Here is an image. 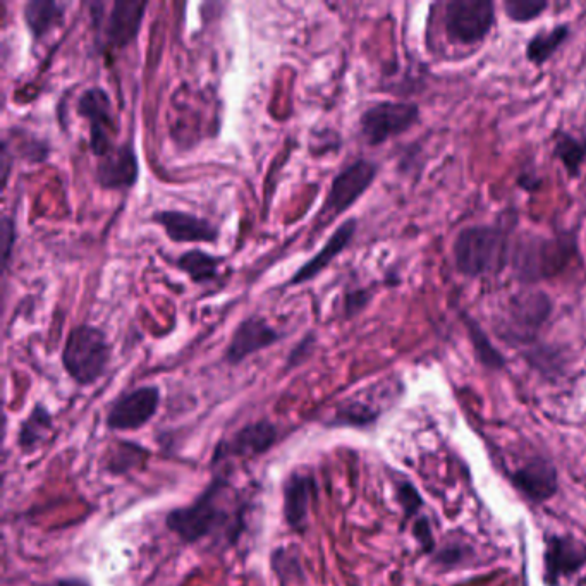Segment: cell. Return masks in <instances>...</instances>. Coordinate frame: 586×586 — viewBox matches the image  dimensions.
Returning <instances> with one entry per match:
<instances>
[{"label":"cell","instance_id":"1","mask_svg":"<svg viewBox=\"0 0 586 586\" xmlns=\"http://www.w3.org/2000/svg\"><path fill=\"white\" fill-rule=\"evenodd\" d=\"M234 499L231 485L224 478H215L190 506L167 514L165 525L184 544H196L220 533H227L232 540L234 532L241 528V514L234 511Z\"/></svg>","mask_w":586,"mask_h":586},{"label":"cell","instance_id":"2","mask_svg":"<svg viewBox=\"0 0 586 586\" xmlns=\"http://www.w3.org/2000/svg\"><path fill=\"white\" fill-rule=\"evenodd\" d=\"M110 363V344L102 330L93 325H76L69 332L62 365L78 385H92L104 377Z\"/></svg>","mask_w":586,"mask_h":586},{"label":"cell","instance_id":"3","mask_svg":"<svg viewBox=\"0 0 586 586\" xmlns=\"http://www.w3.org/2000/svg\"><path fill=\"white\" fill-rule=\"evenodd\" d=\"M506 251V236L495 227H468L454 241L456 267L470 277L497 272L504 265Z\"/></svg>","mask_w":586,"mask_h":586},{"label":"cell","instance_id":"4","mask_svg":"<svg viewBox=\"0 0 586 586\" xmlns=\"http://www.w3.org/2000/svg\"><path fill=\"white\" fill-rule=\"evenodd\" d=\"M148 2L140 0H116L110 13L104 16V4H92L93 19L97 21L98 42L105 49H123L135 42L140 33Z\"/></svg>","mask_w":586,"mask_h":586},{"label":"cell","instance_id":"5","mask_svg":"<svg viewBox=\"0 0 586 586\" xmlns=\"http://www.w3.org/2000/svg\"><path fill=\"white\" fill-rule=\"evenodd\" d=\"M78 114L90 124V148L98 159L116 148L117 117L109 93L92 86L81 93Z\"/></svg>","mask_w":586,"mask_h":586},{"label":"cell","instance_id":"6","mask_svg":"<svg viewBox=\"0 0 586 586\" xmlns=\"http://www.w3.org/2000/svg\"><path fill=\"white\" fill-rule=\"evenodd\" d=\"M377 172L379 167L370 160H356L355 164L348 165L344 171L339 172L330 184L329 195L325 198L318 220L329 222L353 207V203L358 202L363 193L372 186Z\"/></svg>","mask_w":586,"mask_h":586},{"label":"cell","instance_id":"7","mask_svg":"<svg viewBox=\"0 0 586 586\" xmlns=\"http://www.w3.org/2000/svg\"><path fill=\"white\" fill-rule=\"evenodd\" d=\"M418 105L409 102H380L361 116V135L368 145H382L394 136L403 135L418 121Z\"/></svg>","mask_w":586,"mask_h":586},{"label":"cell","instance_id":"8","mask_svg":"<svg viewBox=\"0 0 586 586\" xmlns=\"http://www.w3.org/2000/svg\"><path fill=\"white\" fill-rule=\"evenodd\" d=\"M494 25V4L490 0H452L446 7L447 35L459 43H477Z\"/></svg>","mask_w":586,"mask_h":586},{"label":"cell","instance_id":"9","mask_svg":"<svg viewBox=\"0 0 586 586\" xmlns=\"http://www.w3.org/2000/svg\"><path fill=\"white\" fill-rule=\"evenodd\" d=\"M160 404L159 387L145 385L126 392L110 404L107 427L114 432H131L143 428L157 415Z\"/></svg>","mask_w":586,"mask_h":586},{"label":"cell","instance_id":"10","mask_svg":"<svg viewBox=\"0 0 586 586\" xmlns=\"http://www.w3.org/2000/svg\"><path fill=\"white\" fill-rule=\"evenodd\" d=\"M277 435L279 432L274 423L265 422V420L248 423L245 427L239 428L238 432H234L231 437L220 440L219 446L215 447L212 464L217 466L232 459L257 458L274 446Z\"/></svg>","mask_w":586,"mask_h":586},{"label":"cell","instance_id":"11","mask_svg":"<svg viewBox=\"0 0 586 586\" xmlns=\"http://www.w3.org/2000/svg\"><path fill=\"white\" fill-rule=\"evenodd\" d=\"M282 334L274 329L263 317H248L232 332L231 342L224 353V360L229 365H239L246 358L255 355L279 342Z\"/></svg>","mask_w":586,"mask_h":586},{"label":"cell","instance_id":"12","mask_svg":"<svg viewBox=\"0 0 586 586\" xmlns=\"http://www.w3.org/2000/svg\"><path fill=\"white\" fill-rule=\"evenodd\" d=\"M140 176V165L131 143L119 145L98 159L95 178L100 188L110 191L131 190Z\"/></svg>","mask_w":586,"mask_h":586},{"label":"cell","instance_id":"13","mask_svg":"<svg viewBox=\"0 0 586 586\" xmlns=\"http://www.w3.org/2000/svg\"><path fill=\"white\" fill-rule=\"evenodd\" d=\"M150 220L164 227L165 234L176 243H215L220 236L219 227L210 220L181 210H160Z\"/></svg>","mask_w":586,"mask_h":586},{"label":"cell","instance_id":"14","mask_svg":"<svg viewBox=\"0 0 586 586\" xmlns=\"http://www.w3.org/2000/svg\"><path fill=\"white\" fill-rule=\"evenodd\" d=\"M571 248L561 241H540L523 246L519 251V274L526 279H540L556 274L568 263Z\"/></svg>","mask_w":586,"mask_h":586},{"label":"cell","instance_id":"15","mask_svg":"<svg viewBox=\"0 0 586 586\" xmlns=\"http://www.w3.org/2000/svg\"><path fill=\"white\" fill-rule=\"evenodd\" d=\"M317 490L312 475L291 473L284 483V518L293 532L303 533L310 518V504Z\"/></svg>","mask_w":586,"mask_h":586},{"label":"cell","instance_id":"16","mask_svg":"<svg viewBox=\"0 0 586 586\" xmlns=\"http://www.w3.org/2000/svg\"><path fill=\"white\" fill-rule=\"evenodd\" d=\"M356 227H358L356 219H348L346 222H342L341 226L334 231V234L327 239V243L322 246V250L318 251L315 257L310 258L301 269L294 272L293 277L287 282V286H298V284H305V282L317 279L318 275L322 274L330 263L334 262L342 251L348 248L349 243L355 238Z\"/></svg>","mask_w":586,"mask_h":586},{"label":"cell","instance_id":"17","mask_svg":"<svg viewBox=\"0 0 586 586\" xmlns=\"http://www.w3.org/2000/svg\"><path fill=\"white\" fill-rule=\"evenodd\" d=\"M586 562L585 545L576 544L568 538H554L547 549L545 566H547V580L550 583L559 581L564 576L574 573Z\"/></svg>","mask_w":586,"mask_h":586},{"label":"cell","instance_id":"18","mask_svg":"<svg viewBox=\"0 0 586 586\" xmlns=\"http://www.w3.org/2000/svg\"><path fill=\"white\" fill-rule=\"evenodd\" d=\"M514 483L526 497L533 501H545L556 494V471L544 459H537L514 475Z\"/></svg>","mask_w":586,"mask_h":586},{"label":"cell","instance_id":"19","mask_svg":"<svg viewBox=\"0 0 586 586\" xmlns=\"http://www.w3.org/2000/svg\"><path fill=\"white\" fill-rule=\"evenodd\" d=\"M64 14H66V4L55 2V0H31L23 11L26 26L35 40L47 37L50 31L61 26Z\"/></svg>","mask_w":586,"mask_h":586},{"label":"cell","instance_id":"20","mask_svg":"<svg viewBox=\"0 0 586 586\" xmlns=\"http://www.w3.org/2000/svg\"><path fill=\"white\" fill-rule=\"evenodd\" d=\"M549 313L550 301L544 293H526L514 300L511 320L519 332H528L544 324Z\"/></svg>","mask_w":586,"mask_h":586},{"label":"cell","instance_id":"21","mask_svg":"<svg viewBox=\"0 0 586 586\" xmlns=\"http://www.w3.org/2000/svg\"><path fill=\"white\" fill-rule=\"evenodd\" d=\"M52 428H54V420H52L49 409L45 408L43 404H37L19 427V449L25 454L37 451L38 447L42 446L43 440L49 437Z\"/></svg>","mask_w":586,"mask_h":586},{"label":"cell","instance_id":"22","mask_svg":"<svg viewBox=\"0 0 586 586\" xmlns=\"http://www.w3.org/2000/svg\"><path fill=\"white\" fill-rule=\"evenodd\" d=\"M222 258L214 257L207 251L190 250L178 258V269L188 274L191 281L200 286L210 284L219 279V269L222 265Z\"/></svg>","mask_w":586,"mask_h":586},{"label":"cell","instance_id":"23","mask_svg":"<svg viewBox=\"0 0 586 586\" xmlns=\"http://www.w3.org/2000/svg\"><path fill=\"white\" fill-rule=\"evenodd\" d=\"M569 30L566 26H559L549 33H540L533 38L532 42L528 43L526 55L530 61L535 64H542V62L549 61L550 55L554 54L562 42L568 38Z\"/></svg>","mask_w":586,"mask_h":586},{"label":"cell","instance_id":"24","mask_svg":"<svg viewBox=\"0 0 586 586\" xmlns=\"http://www.w3.org/2000/svg\"><path fill=\"white\" fill-rule=\"evenodd\" d=\"M556 155L566 165L569 174L576 176L581 164L586 159V141L578 140L571 135H559L556 143Z\"/></svg>","mask_w":586,"mask_h":586},{"label":"cell","instance_id":"25","mask_svg":"<svg viewBox=\"0 0 586 586\" xmlns=\"http://www.w3.org/2000/svg\"><path fill=\"white\" fill-rule=\"evenodd\" d=\"M147 451L136 444H121L116 447L114 454L110 456L109 470L112 473H126L140 463Z\"/></svg>","mask_w":586,"mask_h":586},{"label":"cell","instance_id":"26","mask_svg":"<svg viewBox=\"0 0 586 586\" xmlns=\"http://www.w3.org/2000/svg\"><path fill=\"white\" fill-rule=\"evenodd\" d=\"M506 14L513 21L526 23L537 19L547 9V2L544 0H506L504 2Z\"/></svg>","mask_w":586,"mask_h":586},{"label":"cell","instance_id":"27","mask_svg":"<svg viewBox=\"0 0 586 586\" xmlns=\"http://www.w3.org/2000/svg\"><path fill=\"white\" fill-rule=\"evenodd\" d=\"M468 329H470V336L477 349L480 360L487 365V367L499 368L501 367L502 361L501 355L495 351L490 342L487 341V337L483 334L482 329L478 327L477 322H468Z\"/></svg>","mask_w":586,"mask_h":586},{"label":"cell","instance_id":"28","mask_svg":"<svg viewBox=\"0 0 586 586\" xmlns=\"http://www.w3.org/2000/svg\"><path fill=\"white\" fill-rule=\"evenodd\" d=\"M313 349H315V334L308 332L303 339H301L293 351L287 356L286 368L287 370H293V368L300 367L303 361L308 360L312 356Z\"/></svg>","mask_w":586,"mask_h":586},{"label":"cell","instance_id":"29","mask_svg":"<svg viewBox=\"0 0 586 586\" xmlns=\"http://www.w3.org/2000/svg\"><path fill=\"white\" fill-rule=\"evenodd\" d=\"M0 239H2V262H4V270L11 262V253H13L14 243H16V222L11 217H4L2 219V227H0Z\"/></svg>","mask_w":586,"mask_h":586},{"label":"cell","instance_id":"30","mask_svg":"<svg viewBox=\"0 0 586 586\" xmlns=\"http://www.w3.org/2000/svg\"><path fill=\"white\" fill-rule=\"evenodd\" d=\"M370 301V294L365 289H358V291H351L346 294V300H344V306H346V315H355L360 313Z\"/></svg>","mask_w":586,"mask_h":586},{"label":"cell","instance_id":"31","mask_svg":"<svg viewBox=\"0 0 586 586\" xmlns=\"http://www.w3.org/2000/svg\"><path fill=\"white\" fill-rule=\"evenodd\" d=\"M399 499L403 502L404 509H406L408 513H413V511L418 509L420 504H422L420 495L416 494L415 489L409 487V485H403V487L399 489Z\"/></svg>","mask_w":586,"mask_h":586},{"label":"cell","instance_id":"32","mask_svg":"<svg viewBox=\"0 0 586 586\" xmlns=\"http://www.w3.org/2000/svg\"><path fill=\"white\" fill-rule=\"evenodd\" d=\"M416 537L420 538V542L423 545L432 544V538H430V532H428L427 521H420L416 525Z\"/></svg>","mask_w":586,"mask_h":586},{"label":"cell","instance_id":"33","mask_svg":"<svg viewBox=\"0 0 586 586\" xmlns=\"http://www.w3.org/2000/svg\"><path fill=\"white\" fill-rule=\"evenodd\" d=\"M52 586H92L90 581L85 578H62V580L55 581Z\"/></svg>","mask_w":586,"mask_h":586}]
</instances>
